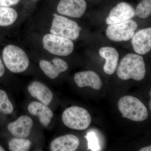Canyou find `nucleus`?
<instances>
[{
	"label": "nucleus",
	"mask_w": 151,
	"mask_h": 151,
	"mask_svg": "<svg viewBox=\"0 0 151 151\" xmlns=\"http://www.w3.org/2000/svg\"><path fill=\"white\" fill-rule=\"evenodd\" d=\"M117 67V73L122 80L134 79L139 81L145 76V64L141 55L130 53L122 58Z\"/></svg>",
	"instance_id": "obj_1"
},
{
	"label": "nucleus",
	"mask_w": 151,
	"mask_h": 151,
	"mask_svg": "<svg viewBox=\"0 0 151 151\" xmlns=\"http://www.w3.org/2000/svg\"><path fill=\"white\" fill-rule=\"evenodd\" d=\"M3 61L6 67L14 73H20L27 69L29 60L27 54L20 47L9 45L4 48Z\"/></svg>",
	"instance_id": "obj_2"
},
{
	"label": "nucleus",
	"mask_w": 151,
	"mask_h": 151,
	"mask_svg": "<svg viewBox=\"0 0 151 151\" xmlns=\"http://www.w3.org/2000/svg\"><path fill=\"white\" fill-rule=\"evenodd\" d=\"M118 108L124 118L136 122H142L147 119L148 113L146 106L137 98L132 96L122 97Z\"/></svg>",
	"instance_id": "obj_3"
},
{
	"label": "nucleus",
	"mask_w": 151,
	"mask_h": 151,
	"mask_svg": "<svg viewBox=\"0 0 151 151\" xmlns=\"http://www.w3.org/2000/svg\"><path fill=\"white\" fill-rule=\"evenodd\" d=\"M63 124L72 129L84 130L87 129L92 122L91 116L84 108L73 106L68 108L62 116Z\"/></svg>",
	"instance_id": "obj_4"
},
{
	"label": "nucleus",
	"mask_w": 151,
	"mask_h": 151,
	"mask_svg": "<svg viewBox=\"0 0 151 151\" xmlns=\"http://www.w3.org/2000/svg\"><path fill=\"white\" fill-rule=\"evenodd\" d=\"M50 33L74 40L80 35V27L74 21L57 14H53Z\"/></svg>",
	"instance_id": "obj_5"
},
{
	"label": "nucleus",
	"mask_w": 151,
	"mask_h": 151,
	"mask_svg": "<svg viewBox=\"0 0 151 151\" xmlns=\"http://www.w3.org/2000/svg\"><path fill=\"white\" fill-rule=\"evenodd\" d=\"M44 48L51 54L65 56L73 52L74 44L72 40L48 34L45 35L42 39Z\"/></svg>",
	"instance_id": "obj_6"
},
{
	"label": "nucleus",
	"mask_w": 151,
	"mask_h": 151,
	"mask_svg": "<svg viewBox=\"0 0 151 151\" xmlns=\"http://www.w3.org/2000/svg\"><path fill=\"white\" fill-rule=\"evenodd\" d=\"M138 24L134 21L129 20L109 25L106 30V35L110 40L114 42L127 41L133 37Z\"/></svg>",
	"instance_id": "obj_7"
},
{
	"label": "nucleus",
	"mask_w": 151,
	"mask_h": 151,
	"mask_svg": "<svg viewBox=\"0 0 151 151\" xmlns=\"http://www.w3.org/2000/svg\"><path fill=\"white\" fill-rule=\"evenodd\" d=\"M86 9L84 0H60L57 6L58 12L63 15L79 18Z\"/></svg>",
	"instance_id": "obj_8"
},
{
	"label": "nucleus",
	"mask_w": 151,
	"mask_h": 151,
	"mask_svg": "<svg viewBox=\"0 0 151 151\" xmlns=\"http://www.w3.org/2000/svg\"><path fill=\"white\" fill-rule=\"evenodd\" d=\"M135 15V10L131 5L126 2L120 3L112 9L106 22L108 25L116 24L131 19Z\"/></svg>",
	"instance_id": "obj_9"
},
{
	"label": "nucleus",
	"mask_w": 151,
	"mask_h": 151,
	"mask_svg": "<svg viewBox=\"0 0 151 151\" xmlns=\"http://www.w3.org/2000/svg\"><path fill=\"white\" fill-rule=\"evenodd\" d=\"M33 122L30 117L22 116L8 125L7 129L15 137L27 138L30 135Z\"/></svg>",
	"instance_id": "obj_10"
},
{
	"label": "nucleus",
	"mask_w": 151,
	"mask_h": 151,
	"mask_svg": "<svg viewBox=\"0 0 151 151\" xmlns=\"http://www.w3.org/2000/svg\"><path fill=\"white\" fill-rule=\"evenodd\" d=\"M132 46L134 50L139 55H145L151 50V28L140 30L132 38Z\"/></svg>",
	"instance_id": "obj_11"
},
{
	"label": "nucleus",
	"mask_w": 151,
	"mask_h": 151,
	"mask_svg": "<svg viewBox=\"0 0 151 151\" xmlns=\"http://www.w3.org/2000/svg\"><path fill=\"white\" fill-rule=\"evenodd\" d=\"M74 80L79 88L89 86L95 90H100L103 85L100 76L96 72L92 70L76 73Z\"/></svg>",
	"instance_id": "obj_12"
},
{
	"label": "nucleus",
	"mask_w": 151,
	"mask_h": 151,
	"mask_svg": "<svg viewBox=\"0 0 151 151\" xmlns=\"http://www.w3.org/2000/svg\"><path fill=\"white\" fill-rule=\"evenodd\" d=\"M39 66L45 74L52 79L56 78L68 68L67 63L59 58H53L51 62L42 60L40 61Z\"/></svg>",
	"instance_id": "obj_13"
},
{
	"label": "nucleus",
	"mask_w": 151,
	"mask_h": 151,
	"mask_svg": "<svg viewBox=\"0 0 151 151\" xmlns=\"http://www.w3.org/2000/svg\"><path fill=\"white\" fill-rule=\"evenodd\" d=\"M80 144L79 139L75 135L67 134L54 139L50 145L52 151H74Z\"/></svg>",
	"instance_id": "obj_14"
},
{
	"label": "nucleus",
	"mask_w": 151,
	"mask_h": 151,
	"mask_svg": "<svg viewBox=\"0 0 151 151\" xmlns=\"http://www.w3.org/2000/svg\"><path fill=\"white\" fill-rule=\"evenodd\" d=\"M27 110L30 114L38 118L41 124L47 127L53 118L52 111L47 105L37 101H33L28 105Z\"/></svg>",
	"instance_id": "obj_15"
},
{
	"label": "nucleus",
	"mask_w": 151,
	"mask_h": 151,
	"mask_svg": "<svg viewBox=\"0 0 151 151\" xmlns=\"http://www.w3.org/2000/svg\"><path fill=\"white\" fill-rule=\"evenodd\" d=\"M100 56L105 60L103 70L105 73L112 75L117 70L119 60V53L116 49L111 47H103L99 50Z\"/></svg>",
	"instance_id": "obj_16"
},
{
	"label": "nucleus",
	"mask_w": 151,
	"mask_h": 151,
	"mask_svg": "<svg viewBox=\"0 0 151 151\" xmlns=\"http://www.w3.org/2000/svg\"><path fill=\"white\" fill-rule=\"evenodd\" d=\"M28 91L32 97L47 106L53 99V94L51 90L39 81L32 82L28 87Z\"/></svg>",
	"instance_id": "obj_17"
},
{
	"label": "nucleus",
	"mask_w": 151,
	"mask_h": 151,
	"mask_svg": "<svg viewBox=\"0 0 151 151\" xmlns=\"http://www.w3.org/2000/svg\"><path fill=\"white\" fill-rule=\"evenodd\" d=\"M17 17V13L14 9L9 7L0 6V26H8L12 24Z\"/></svg>",
	"instance_id": "obj_18"
},
{
	"label": "nucleus",
	"mask_w": 151,
	"mask_h": 151,
	"mask_svg": "<svg viewBox=\"0 0 151 151\" xmlns=\"http://www.w3.org/2000/svg\"><path fill=\"white\" fill-rule=\"evenodd\" d=\"M9 150L11 151H28L32 142L26 138L15 137L9 142Z\"/></svg>",
	"instance_id": "obj_19"
},
{
	"label": "nucleus",
	"mask_w": 151,
	"mask_h": 151,
	"mask_svg": "<svg viewBox=\"0 0 151 151\" xmlns=\"http://www.w3.org/2000/svg\"><path fill=\"white\" fill-rule=\"evenodd\" d=\"M13 111V106L6 93L2 89H0V113L9 115Z\"/></svg>",
	"instance_id": "obj_20"
},
{
	"label": "nucleus",
	"mask_w": 151,
	"mask_h": 151,
	"mask_svg": "<svg viewBox=\"0 0 151 151\" xmlns=\"http://www.w3.org/2000/svg\"><path fill=\"white\" fill-rule=\"evenodd\" d=\"M135 11L136 15L142 19H146L151 14V0H143L138 4Z\"/></svg>",
	"instance_id": "obj_21"
},
{
	"label": "nucleus",
	"mask_w": 151,
	"mask_h": 151,
	"mask_svg": "<svg viewBox=\"0 0 151 151\" xmlns=\"http://www.w3.org/2000/svg\"><path fill=\"white\" fill-rule=\"evenodd\" d=\"M85 137L88 142V150L89 149L92 151L100 150L99 140L94 132L88 133Z\"/></svg>",
	"instance_id": "obj_22"
},
{
	"label": "nucleus",
	"mask_w": 151,
	"mask_h": 151,
	"mask_svg": "<svg viewBox=\"0 0 151 151\" xmlns=\"http://www.w3.org/2000/svg\"><path fill=\"white\" fill-rule=\"evenodd\" d=\"M21 0H0V6L9 7L15 5L19 2Z\"/></svg>",
	"instance_id": "obj_23"
},
{
	"label": "nucleus",
	"mask_w": 151,
	"mask_h": 151,
	"mask_svg": "<svg viewBox=\"0 0 151 151\" xmlns=\"http://www.w3.org/2000/svg\"><path fill=\"white\" fill-rule=\"evenodd\" d=\"M5 71L4 66L1 58H0V78L2 77Z\"/></svg>",
	"instance_id": "obj_24"
},
{
	"label": "nucleus",
	"mask_w": 151,
	"mask_h": 151,
	"mask_svg": "<svg viewBox=\"0 0 151 151\" xmlns=\"http://www.w3.org/2000/svg\"><path fill=\"white\" fill-rule=\"evenodd\" d=\"M151 146H148V147H145L141 149L140 151H151Z\"/></svg>",
	"instance_id": "obj_25"
},
{
	"label": "nucleus",
	"mask_w": 151,
	"mask_h": 151,
	"mask_svg": "<svg viewBox=\"0 0 151 151\" xmlns=\"http://www.w3.org/2000/svg\"><path fill=\"white\" fill-rule=\"evenodd\" d=\"M5 151V149L2 147L0 145V151Z\"/></svg>",
	"instance_id": "obj_26"
},
{
	"label": "nucleus",
	"mask_w": 151,
	"mask_h": 151,
	"mask_svg": "<svg viewBox=\"0 0 151 151\" xmlns=\"http://www.w3.org/2000/svg\"><path fill=\"white\" fill-rule=\"evenodd\" d=\"M151 101H150V103H149V107H150V111L151 110Z\"/></svg>",
	"instance_id": "obj_27"
},
{
	"label": "nucleus",
	"mask_w": 151,
	"mask_h": 151,
	"mask_svg": "<svg viewBox=\"0 0 151 151\" xmlns=\"http://www.w3.org/2000/svg\"><path fill=\"white\" fill-rule=\"evenodd\" d=\"M151 91H150V96H151Z\"/></svg>",
	"instance_id": "obj_28"
},
{
	"label": "nucleus",
	"mask_w": 151,
	"mask_h": 151,
	"mask_svg": "<svg viewBox=\"0 0 151 151\" xmlns=\"http://www.w3.org/2000/svg\"><path fill=\"white\" fill-rule=\"evenodd\" d=\"M33 1H36V0H33Z\"/></svg>",
	"instance_id": "obj_29"
}]
</instances>
